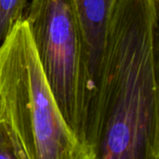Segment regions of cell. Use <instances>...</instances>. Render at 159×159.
I'll list each match as a JSON object with an SVG mask.
<instances>
[{
  "instance_id": "1",
  "label": "cell",
  "mask_w": 159,
  "mask_h": 159,
  "mask_svg": "<svg viewBox=\"0 0 159 159\" xmlns=\"http://www.w3.org/2000/svg\"><path fill=\"white\" fill-rule=\"evenodd\" d=\"M159 0H116L88 146L91 159H159Z\"/></svg>"
},
{
  "instance_id": "2",
  "label": "cell",
  "mask_w": 159,
  "mask_h": 159,
  "mask_svg": "<svg viewBox=\"0 0 159 159\" xmlns=\"http://www.w3.org/2000/svg\"><path fill=\"white\" fill-rule=\"evenodd\" d=\"M0 120L23 159H89L62 117L25 20L0 44Z\"/></svg>"
},
{
  "instance_id": "3",
  "label": "cell",
  "mask_w": 159,
  "mask_h": 159,
  "mask_svg": "<svg viewBox=\"0 0 159 159\" xmlns=\"http://www.w3.org/2000/svg\"><path fill=\"white\" fill-rule=\"evenodd\" d=\"M24 20L62 117L91 159L88 138L94 89L72 0H31Z\"/></svg>"
},
{
  "instance_id": "4",
  "label": "cell",
  "mask_w": 159,
  "mask_h": 159,
  "mask_svg": "<svg viewBox=\"0 0 159 159\" xmlns=\"http://www.w3.org/2000/svg\"><path fill=\"white\" fill-rule=\"evenodd\" d=\"M116 0H72L82 32L94 98L106 29ZM94 102V101H93Z\"/></svg>"
},
{
  "instance_id": "5",
  "label": "cell",
  "mask_w": 159,
  "mask_h": 159,
  "mask_svg": "<svg viewBox=\"0 0 159 159\" xmlns=\"http://www.w3.org/2000/svg\"><path fill=\"white\" fill-rule=\"evenodd\" d=\"M27 0H0V44L17 23L24 20Z\"/></svg>"
},
{
  "instance_id": "6",
  "label": "cell",
  "mask_w": 159,
  "mask_h": 159,
  "mask_svg": "<svg viewBox=\"0 0 159 159\" xmlns=\"http://www.w3.org/2000/svg\"><path fill=\"white\" fill-rule=\"evenodd\" d=\"M0 158L23 159L14 134L2 120H0Z\"/></svg>"
}]
</instances>
